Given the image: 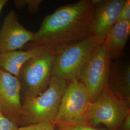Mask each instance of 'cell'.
<instances>
[{
    "label": "cell",
    "mask_w": 130,
    "mask_h": 130,
    "mask_svg": "<svg viewBox=\"0 0 130 130\" xmlns=\"http://www.w3.org/2000/svg\"><path fill=\"white\" fill-rule=\"evenodd\" d=\"M95 0H80L61 6L43 19L25 50L43 47L56 51L88 36Z\"/></svg>",
    "instance_id": "cell-1"
},
{
    "label": "cell",
    "mask_w": 130,
    "mask_h": 130,
    "mask_svg": "<svg viewBox=\"0 0 130 130\" xmlns=\"http://www.w3.org/2000/svg\"><path fill=\"white\" fill-rule=\"evenodd\" d=\"M68 83L52 77L47 88L40 95L22 102L19 127L42 122L54 123Z\"/></svg>",
    "instance_id": "cell-2"
},
{
    "label": "cell",
    "mask_w": 130,
    "mask_h": 130,
    "mask_svg": "<svg viewBox=\"0 0 130 130\" xmlns=\"http://www.w3.org/2000/svg\"><path fill=\"white\" fill-rule=\"evenodd\" d=\"M56 51L46 49L33 56L21 68L18 79L21 86L22 102L36 98L48 87Z\"/></svg>",
    "instance_id": "cell-3"
},
{
    "label": "cell",
    "mask_w": 130,
    "mask_h": 130,
    "mask_svg": "<svg viewBox=\"0 0 130 130\" xmlns=\"http://www.w3.org/2000/svg\"><path fill=\"white\" fill-rule=\"evenodd\" d=\"M130 115V101L117 96L107 87L91 103L85 122L93 126H104L108 130H118Z\"/></svg>",
    "instance_id": "cell-4"
},
{
    "label": "cell",
    "mask_w": 130,
    "mask_h": 130,
    "mask_svg": "<svg viewBox=\"0 0 130 130\" xmlns=\"http://www.w3.org/2000/svg\"><path fill=\"white\" fill-rule=\"evenodd\" d=\"M99 45L93 38L87 37L56 51L52 68V76L68 84L79 80V74L93 49Z\"/></svg>",
    "instance_id": "cell-5"
},
{
    "label": "cell",
    "mask_w": 130,
    "mask_h": 130,
    "mask_svg": "<svg viewBox=\"0 0 130 130\" xmlns=\"http://www.w3.org/2000/svg\"><path fill=\"white\" fill-rule=\"evenodd\" d=\"M111 60L104 42L93 49L80 71L79 80L86 89L91 103L107 87Z\"/></svg>",
    "instance_id": "cell-6"
},
{
    "label": "cell",
    "mask_w": 130,
    "mask_h": 130,
    "mask_svg": "<svg viewBox=\"0 0 130 130\" xmlns=\"http://www.w3.org/2000/svg\"><path fill=\"white\" fill-rule=\"evenodd\" d=\"M88 94L79 80L68 84L54 123L83 122L90 104Z\"/></svg>",
    "instance_id": "cell-7"
},
{
    "label": "cell",
    "mask_w": 130,
    "mask_h": 130,
    "mask_svg": "<svg viewBox=\"0 0 130 130\" xmlns=\"http://www.w3.org/2000/svg\"><path fill=\"white\" fill-rule=\"evenodd\" d=\"M125 0H95L88 36L99 44L104 43L107 35L118 22Z\"/></svg>",
    "instance_id": "cell-8"
},
{
    "label": "cell",
    "mask_w": 130,
    "mask_h": 130,
    "mask_svg": "<svg viewBox=\"0 0 130 130\" xmlns=\"http://www.w3.org/2000/svg\"><path fill=\"white\" fill-rule=\"evenodd\" d=\"M22 107L19 79L0 68V111L19 127Z\"/></svg>",
    "instance_id": "cell-9"
},
{
    "label": "cell",
    "mask_w": 130,
    "mask_h": 130,
    "mask_svg": "<svg viewBox=\"0 0 130 130\" xmlns=\"http://www.w3.org/2000/svg\"><path fill=\"white\" fill-rule=\"evenodd\" d=\"M34 32L20 23L16 12L6 14L0 29V53L20 50L31 42Z\"/></svg>",
    "instance_id": "cell-10"
},
{
    "label": "cell",
    "mask_w": 130,
    "mask_h": 130,
    "mask_svg": "<svg viewBox=\"0 0 130 130\" xmlns=\"http://www.w3.org/2000/svg\"><path fill=\"white\" fill-rule=\"evenodd\" d=\"M107 87L117 96L130 101L129 63L111 64Z\"/></svg>",
    "instance_id": "cell-11"
},
{
    "label": "cell",
    "mask_w": 130,
    "mask_h": 130,
    "mask_svg": "<svg viewBox=\"0 0 130 130\" xmlns=\"http://www.w3.org/2000/svg\"><path fill=\"white\" fill-rule=\"evenodd\" d=\"M46 49L47 48L43 47H35L24 50H18L0 53V68L18 78L24 64Z\"/></svg>",
    "instance_id": "cell-12"
},
{
    "label": "cell",
    "mask_w": 130,
    "mask_h": 130,
    "mask_svg": "<svg viewBox=\"0 0 130 130\" xmlns=\"http://www.w3.org/2000/svg\"><path fill=\"white\" fill-rule=\"evenodd\" d=\"M130 35V22L119 21L107 34L105 42L111 59H116L123 54Z\"/></svg>",
    "instance_id": "cell-13"
},
{
    "label": "cell",
    "mask_w": 130,
    "mask_h": 130,
    "mask_svg": "<svg viewBox=\"0 0 130 130\" xmlns=\"http://www.w3.org/2000/svg\"><path fill=\"white\" fill-rule=\"evenodd\" d=\"M55 130H108L101 126H93L86 122L54 123Z\"/></svg>",
    "instance_id": "cell-14"
},
{
    "label": "cell",
    "mask_w": 130,
    "mask_h": 130,
    "mask_svg": "<svg viewBox=\"0 0 130 130\" xmlns=\"http://www.w3.org/2000/svg\"><path fill=\"white\" fill-rule=\"evenodd\" d=\"M42 2V0H16L14 1V4L17 9L27 7L29 13L34 14L39 11Z\"/></svg>",
    "instance_id": "cell-15"
},
{
    "label": "cell",
    "mask_w": 130,
    "mask_h": 130,
    "mask_svg": "<svg viewBox=\"0 0 130 130\" xmlns=\"http://www.w3.org/2000/svg\"><path fill=\"white\" fill-rule=\"evenodd\" d=\"M18 124L0 111V130H18Z\"/></svg>",
    "instance_id": "cell-16"
},
{
    "label": "cell",
    "mask_w": 130,
    "mask_h": 130,
    "mask_svg": "<svg viewBox=\"0 0 130 130\" xmlns=\"http://www.w3.org/2000/svg\"><path fill=\"white\" fill-rule=\"evenodd\" d=\"M18 130H55V128L53 123L42 122L29 125L19 127Z\"/></svg>",
    "instance_id": "cell-17"
},
{
    "label": "cell",
    "mask_w": 130,
    "mask_h": 130,
    "mask_svg": "<svg viewBox=\"0 0 130 130\" xmlns=\"http://www.w3.org/2000/svg\"><path fill=\"white\" fill-rule=\"evenodd\" d=\"M130 22V1L125 0L121 11L118 22Z\"/></svg>",
    "instance_id": "cell-18"
},
{
    "label": "cell",
    "mask_w": 130,
    "mask_h": 130,
    "mask_svg": "<svg viewBox=\"0 0 130 130\" xmlns=\"http://www.w3.org/2000/svg\"><path fill=\"white\" fill-rule=\"evenodd\" d=\"M118 130H130V115L126 118Z\"/></svg>",
    "instance_id": "cell-19"
},
{
    "label": "cell",
    "mask_w": 130,
    "mask_h": 130,
    "mask_svg": "<svg viewBox=\"0 0 130 130\" xmlns=\"http://www.w3.org/2000/svg\"><path fill=\"white\" fill-rule=\"evenodd\" d=\"M8 2L7 0H0V14L3 8Z\"/></svg>",
    "instance_id": "cell-20"
}]
</instances>
